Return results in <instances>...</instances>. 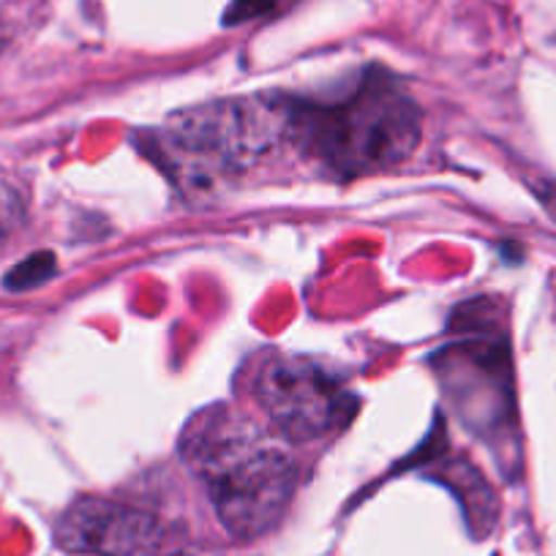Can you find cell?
Masks as SVG:
<instances>
[{"label":"cell","mask_w":556,"mask_h":556,"mask_svg":"<svg viewBox=\"0 0 556 556\" xmlns=\"http://www.w3.org/2000/svg\"><path fill=\"white\" fill-rule=\"evenodd\" d=\"M184 456L205 480L218 518L232 538L270 532L298 489V464L260 426L238 412L213 409L189 426Z\"/></svg>","instance_id":"cell-1"},{"label":"cell","mask_w":556,"mask_h":556,"mask_svg":"<svg viewBox=\"0 0 556 556\" xmlns=\"http://www.w3.org/2000/svg\"><path fill=\"white\" fill-rule=\"evenodd\" d=\"M420 131V106L384 74L330 104L290 101V146L339 178L395 169L415 153Z\"/></svg>","instance_id":"cell-2"},{"label":"cell","mask_w":556,"mask_h":556,"mask_svg":"<svg viewBox=\"0 0 556 556\" xmlns=\"http://www.w3.org/2000/svg\"><path fill=\"white\" fill-rule=\"evenodd\" d=\"M290 146V101L227 99L191 106L153 134V151L186 186L245 173Z\"/></svg>","instance_id":"cell-3"},{"label":"cell","mask_w":556,"mask_h":556,"mask_svg":"<svg viewBox=\"0 0 556 556\" xmlns=\"http://www.w3.org/2000/svg\"><path fill=\"white\" fill-rule=\"evenodd\" d=\"M467 328L462 341L434 357V371L467 429L496 447L516 424L510 346L496 323L472 325L469 319Z\"/></svg>","instance_id":"cell-4"},{"label":"cell","mask_w":556,"mask_h":556,"mask_svg":"<svg viewBox=\"0 0 556 556\" xmlns=\"http://www.w3.org/2000/svg\"><path fill=\"white\" fill-rule=\"evenodd\" d=\"M254 395L287 440L314 442L336 434L355 417L357 401L339 377L317 363L273 357L260 368Z\"/></svg>","instance_id":"cell-5"},{"label":"cell","mask_w":556,"mask_h":556,"mask_svg":"<svg viewBox=\"0 0 556 556\" xmlns=\"http://www.w3.org/2000/svg\"><path fill=\"white\" fill-rule=\"evenodd\" d=\"M63 551L85 556H173L180 538L169 523L142 507L83 496L55 523Z\"/></svg>","instance_id":"cell-6"},{"label":"cell","mask_w":556,"mask_h":556,"mask_svg":"<svg viewBox=\"0 0 556 556\" xmlns=\"http://www.w3.org/2000/svg\"><path fill=\"white\" fill-rule=\"evenodd\" d=\"M55 273V256L50 251H39V254H30L28 260H23L20 265H14L7 273L3 285L12 292H28L36 290L39 285H45L47 278Z\"/></svg>","instance_id":"cell-7"},{"label":"cell","mask_w":556,"mask_h":556,"mask_svg":"<svg viewBox=\"0 0 556 556\" xmlns=\"http://www.w3.org/2000/svg\"><path fill=\"white\" fill-rule=\"evenodd\" d=\"M292 3H295V0H232V7H229L224 23L227 25L249 23V20H260V17H267V14L281 12V9L292 7Z\"/></svg>","instance_id":"cell-8"}]
</instances>
